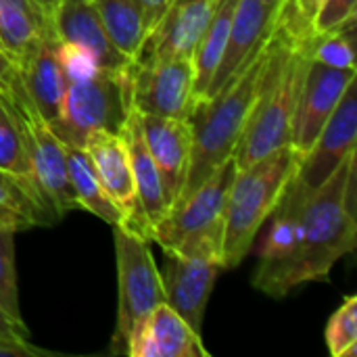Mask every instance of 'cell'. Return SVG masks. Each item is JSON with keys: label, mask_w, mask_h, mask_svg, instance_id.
Masks as SVG:
<instances>
[{"label": "cell", "mask_w": 357, "mask_h": 357, "mask_svg": "<svg viewBox=\"0 0 357 357\" xmlns=\"http://www.w3.org/2000/svg\"><path fill=\"white\" fill-rule=\"evenodd\" d=\"M274 42L276 33L272 31L270 38L257 48L249 63L222 92L192 105V111L188 115L192 130L190 165L178 201L188 197L215 167L232 159L236 142L251 117L257 94L268 75L274 54Z\"/></svg>", "instance_id": "cell-1"}, {"label": "cell", "mask_w": 357, "mask_h": 357, "mask_svg": "<svg viewBox=\"0 0 357 357\" xmlns=\"http://www.w3.org/2000/svg\"><path fill=\"white\" fill-rule=\"evenodd\" d=\"M356 153L349 155L303 203L291 291L307 282H326L335 264L356 251Z\"/></svg>", "instance_id": "cell-2"}, {"label": "cell", "mask_w": 357, "mask_h": 357, "mask_svg": "<svg viewBox=\"0 0 357 357\" xmlns=\"http://www.w3.org/2000/svg\"><path fill=\"white\" fill-rule=\"evenodd\" d=\"M274 33L276 42L268 75L232 153L236 169H243L268 153L291 144L293 138V121L310 63L312 36H295L282 17H278Z\"/></svg>", "instance_id": "cell-3"}, {"label": "cell", "mask_w": 357, "mask_h": 357, "mask_svg": "<svg viewBox=\"0 0 357 357\" xmlns=\"http://www.w3.org/2000/svg\"><path fill=\"white\" fill-rule=\"evenodd\" d=\"M301 159L303 153L297 146L284 144L259 161L236 169L226 203L222 253L224 270L241 266V261L249 255L259 230L297 174Z\"/></svg>", "instance_id": "cell-4"}, {"label": "cell", "mask_w": 357, "mask_h": 357, "mask_svg": "<svg viewBox=\"0 0 357 357\" xmlns=\"http://www.w3.org/2000/svg\"><path fill=\"white\" fill-rule=\"evenodd\" d=\"M234 174V159L215 167L188 197L167 209L153 228V241L163 251L222 264L226 203Z\"/></svg>", "instance_id": "cell-5"}, {"label": "cell", "mask_w": 357, "mask_h": 357, "mask_svg": "<svg viewBox=\"0 0 357 357\" xmlns=\"http://www.w3.org/2000/svg\"><path fill=\"white\" fill-rule=\"evenodd\" d=\"M132 109V67L123 71L100 69L92 77L67 82L63 109L50 126L63 144L84 146L96 132L119 134Z\"/></svg>", "instance_id": "cell-6"}, {"label": "cell", "mask_w": 357, "mask_h": 357, "mask_svg": "<svg viewBox=\"0 0 357 357\" xmlns=\"http://www.w3.org/2000/svg\"><path fill=\"white\" fill-rule=\"evenodd\" d=\"M117 259V320L111 337V354L126 356L132 326L157 305L165 303L161 272L157 270L151 241L119 226L113 230Z\"/></svg>", "instance_id": "cell-7"}, {"label": "cell", "mask_w": 357, "mask_h": 357, "mask_svg": "<svg viewBox=\"0 0 357 357\" xmlns=\"http://www.w3.org/2000/svg\"><path fill=\"white\" fill-rule=\"evenodd\" d=\"M192 105V56L140 59L132 65V107L140 115L188 119Z\"/></svg>", "instance_id": "cell-8"}, {"label": "cell", "mask_w": 357, "mask_h": 357, "mask_svg": "<svg viewBox=\"0 0 357 357\" xmlns=\"http://www.w3.org/2000/svg\"><path fill=\"white\" fill-rule=\"evenodd\" d=\"M17 107L23 128H25V142L31 161V178L48 201V205L63 218L71 209H79L75 192L69 182L67 169V155L63 140L52 132V128L38 115V111L29 105L23 90L15 96H8Z\"/></svg>", "instance_id": "cell-9"}, {"label": "cell", "mask_w": 357, "mask_h": 357, "mask_svg": "<svg viewBox=\"0 0 357 357\" xmlns=\"http://www.w3.org/2000/svg\"><path fill=\"white\" fill-rule=\"evenodd\" d=\"M82 149H86V153L90 155L105 192L109 195V199L113 201V205L121 215L119 228L144 241H153V228L142 211L136 192L130 155L123 136L115 132L96 130L86 138Z\"/></svg>", "instance_id": "cell-10"}, {"label": "cell", "mask_w": 357, "mask_h": 357, "mask_svg": "<svg viewBox=\"0 0 357 357\" xmlns=\"http://www.w3.org/2000/svg\"><path fill=\"white\" fill-rule=\"evenodd\" d=\"M284 2L268 4L261 0H236L230 31H228V42L205 98L222 92L249 63V59L257 52V48L270 38V33L278 23Z\"/></svg>", "instance_id": "cell-11"}, {"label": "cell", "mask_w": 357, "mask_h": 357, "mask_svg": "<svg viewBox=\"0 0 357 357\" xmlns=\"http://www.w3.org/2000/svg\"><path fill=\"white\" fill-rule=\"evenodd\" d=\"M356 69L328 67L310 56L293 121V146L305 153L314 144V140L335 113L347 86L356 82Z\"/></svg>", "instance_id": "cell-12"}, {"label": "cell", "mask_w": 357, "mask_h": 357, "mask_svg": "<svg viewBox=\"0 0 357 357\" xmlns=\"http://www.w3.org/2000/svg\"><path fill=\"white\" fill-rule=\"evenodd\" d=\"M356 138L357 88L356 82H351L314 144L303 153L297 178L312 190L324 184L356 153Z\"/></svg>", "instance_id": "cell-13"}, {"label": "cell", "mask_w": 357, "mask_h": 357, "mask_svg": "<svg viewBox=\"0 0 357 357\" xmlns=\"http://www.w3.org/2000/svg\"><path fill=\"white\" fill-rule=\"evenodd\" d=\"M163 293L165 303L178 312L186 324L201 335L205 310L209 303V297L213 293L218 274L222 268L220 261L207 259V257H188L178 255L172 251H163Z\"/></svg>", "instance_id": "cell-14"}, {"label": "cell", "mask_w": 357, "mask_h": 357, "mask_svg": "<svg viewBox=\"0 0 357 357\" xmlns=\"http://www.w3.org/2000/svg\"><path fill=\"white\" fill-rule=\"evenodd\" d=\"M140 126L144 134L146 149L157 165L167 209L178 201L192 151V130L188 119L178 117H157V115H140Z\"/></svg>", "instance_id": "cell-15"}, {"label": "cell", "mask_w": 357, "mask_h": 357, "mask_svg": "<svg viewBox=\"0 0 357 357\" xmlns=\"http://www.w3.org/2000/svg\"><path fill=\"white\" fill-rule=\"evenodd\" d=\"M128 357H209L201 335L167 303L138 320L126 343Z\"/></svg>", "instance_id": "cell-16"}, {"label": "cell", "mask_w": 357, "mask_h": 357, "mask_svg": "<svg viewBox=\"0 0 357 357\" xmlns=\"http://www.w3.org/2000/svg\"><path fill=\"white\" fill-rule=\"evenodd\" d=\"M59 36L54 27L46 29L38 44L19 61V77L23 94L38 115L52 126L63 109L67 77L56 56Z\"/></svg>", "instance_id": "cell-17"}, {"label": "cell", "mask_w": 357, "mask_h": 357, "mask_svg": "<svg viewBox=\"0 0 357 357\" xmlns=\"http://www.w3.org/2000/svg\"><path fill=\"white\" fill-rule=\"evenodd\" d=\"M220 0H172L151 29L140 59L192 56Z\"/></svg>", "instance_id": "cell-18"}, {"label": "cell", "mask_w": 357, "mask_h": 357, "mask_svg": "<svg viewBox=\"0 0 357 357\" xmlns=\"http://www.w3.org/2000/svg\"><path fill=\"white\" fill-rule=\"evenodd\" d=\"M54 31L59 40L88 48L100 69L123 71L134 65L111 44L92 0H63L54 15Z\"/></svg>", "instance_id": "cell-19"}, {"label": "cell", "mask_w": 357, "mask_h": 357, "mask_svg": "<svg viewBox=\"0 0 357 357\" xmlns=\"http://www.w3.org/2000/svg\"><path fill=\"white\" fill-rule=\"evenodd\" d=\"M119 134L123 136L126 146H128L132 176H134V184H136V192H138L142 211H144L151 228H155L161 222V218L167 213V203H165L157 165H155V161L146 149V142H144L140 113L134 107L130 109Z\"/></svg>", "instance_id": "cell-20"}, {"label": "cell", "mask_w": 357, "mask_h": 357, "mask_svg": "<svg viewBox=\"0 0 357 357\" xmlns=\"http://www.w3.org/2000/svg\"><path fill=\"white\" fill-rule=\"evenodd\" d=\"M56 220L61 218L29 178L0 169V230L17 234Z\"/></svg>", "instance_id": "cell-21"}, {"label": "cell", "mask_w": 357, "mask_h": 357, "mask_svg": "<svg viewBox=\"0 0 357 357\" xmlns=\"http://www.w3.org/2000/svg\"><path fill=\"white\" fill-rule=\"evenodd\" d=\"M111 44L136 63L149 38V21L140 0H92Z\"/></svg>", "instance_id": "cell-22"}, {"label": "cell", "mask_w": 357, "mask_h": 357, "mask_svg": "<svg viewBox=\"0 0 357 357\" xmlns=\"http://www.w3.org/2000/svg\"><path fill=\"white\" fill-rule=\"evenodd\" d=\"M50 27L31 0H0V46L17 65Z\"/></svg>", "instance_id": "cell-23"}, {"label": "cell", "mask_w": 357, "mask_h": 357, "mask_svg": "<svg viewBox=\"0 0 357 357\" xmlns=\"http://www.w3.org/2000/svg\"><path fill=\"white\" fill-rule=\"evenodd\" d=\"M65 155H67V169H69V182L75 192L79 209L90 211L92 215L105 220L107 224L121 226V215L109 195L102 188V182L94 169V163L86 149L82 146H71L65 144Z\"/></svg>", "instance_id": "cell-24"}, {"label": "cell", "mask_w": 357, "mask_h": 357, "mask_svg": "<svg viewBox=\"0 0 357 357\" xmlns=\"http://www.w3.org/2000/svg\"><path fill=\"white\" fill-rule=\"evenodd\" d=\"M236 0H220L211 21L207 23L195 52H192V67H195V102L203 100L207 96L209 84L213 79V73L222 61L228 31L232 23Z\"/></svg>", "instance_id": "cell-25"}, {"label": "cell", "mask_w": 357, "mask_h": 357, "mask_svg": "<svg viewBox=\"0 0 357 357\" xmlns=\"http://www.w3.org/2000/svg\"><path fill=\"white\" fill-rule=\"evenodd\" d=\"M0 169L31 178V161L25 142L23 119L13 100L0 92ZM36 184V182H33Z\"/></svg>", "instance_id": "cell-26"}, {"label": "cell", "mask_w": 357, "mask_h": 357, "mask_svg": "<svg viewBox=\"0 0 357 357\" xmlns=\"http://www.w3.org/2000/svg\"><path fill=\"white\" fill-rule=\"evenodd\" d=\"M324 339L333 357H356L357 354V297L349 295L331 316Z\"/></svg>", "instance_id": "cell-27"}, {"label": "cell", "mask_w": 357, "mask_h": 357, "mask_svg": "<svg viewBox=\"0 0 357 357\" xmlns=\"http://www.w3.org/2000/svg\"><path fill=\"white\" fill-rule=\"evenodd\" d=\"M354 29L356 23L324 33V36H312L310 40V56L314 61H320L328 67L339 69H356V46H354Z\"/></svg>", "instance_id": "cell-28"}, {"label": "cell", "mask_w": 357, "mask_h": 357, "mask_svg": "<svg viewBox=\"0 0 357 357\" xmlns=\"http://www.w3.org/2000/svg\"><path fill=\"white\" fill-rule=\"evenodd\" d=\"M0 310L13 322L25 326L19 305V287H17L15 232L10 230H0Z\"/></svg>", "instance_id": "cell-29"}, {"label": "cell", "mask_w": 357, "mask_h": 357, "mask_svg": "<svg viewBox=\"0 0 357 357\" xmlns=\"http://www.w3.org/2000/svg\"><path fill=\"white\" fill-rule=\"evenodd\" d=\"M357 0H322L310 21V36H324L356 23Z\"/></svg>", "instance_id": "cell-30"}, {"label": "cell", "mask_w": 357, "mask_h": 357, "mask_svg": "<svg viewBox=\"0 0 357 357\" xmlns=\"http://www.w3.org/2000/svg\"><path fill=\"white\" fill-rule=\"evenodd\" d=\"M56 56H59V63H61V69H63L67 82L86 79L100 71V65L96 63L92 52L88 48H84L82 44L59 40Z\"/></svg>", "instance_id": "cell-31"}, {"label": "cell", "mask_w": 357, "mask_h": 357, "mask_svg": "<svg viewBox=\"0 0 357 357\" xmlns=\"http://www.w3.org/2000/svg\"><path fill=\"white\" fill-rule=\"evenodd\" d=\"M21 90H23V86H21V77H19V65L0 46V92L6 96H15Z\"/></svg>", "instance_id": "cell-32"}, {"label": "cell", "mask_w": 357, "mask_h": 357, "mask_svg": "<svg viewBox=\"0 0 357 357\" xmlns=\"http://www.w3.org/2000/svg\"><path fill=\"white\" fill-rule=\"evenodd\" d=\"M169 2L172 0H140V4H142V8L146 13V21H149V33L157 25V21L161 19V15L169 6Z\"/></svg>", "instance_id": "cell-33"}, {"label": "cell", "mask_w": 357, "mask_h": 357, "mask_svg": "<svg viewBox=\"0 0 357 357\" xmlns=\"http://www.w3.org/2000/svg\"><path fill=\"white\" fill-rule=\"evenodd\" d=\"M0 337H27L29 339V331H27V326H19L17 322H13L0 310Z\"/></svg>", "instance_id": "cell-34"}, {"label": "cell", "mask_w": 357, "mask_h": 357, "mask_svg": "<svg viewBox=\"0 0 357 357\" xmlns=\"http://www.w3.org/2000/svg\"><path fill=\"white\" fill-rule=\"evenodd\" d=\"M36 6H38V10L54 25V15H56V10H59V6H61V2L63 0H31Z\"/></svg>", "instance_id": "cell-35"}, {"label": "cell", "mask_w": 357, "mask_h": 357, "mask_svg": "<svg viewBox=\"0 0 357 357\" xmlns=\"http://www.w3.org/2000/svg\"><path fill=\"white\" fill-rule=\"evenodd\" d=\"M261 2H268V4H282L284 0H261Z\"/></svg>", "instance_id": "cell-36"}]
</instances>
